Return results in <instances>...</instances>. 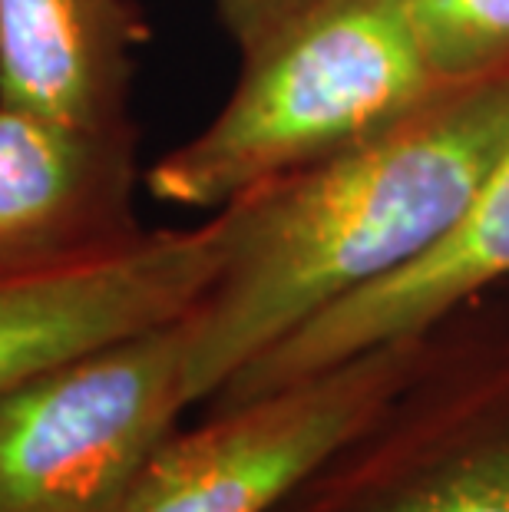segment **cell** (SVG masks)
I'll use <instances>...</instances> for the list:
<instances>
[{
  "label": "cell",
  "mask_w": 509,
  "mask_h": 512,
  "mask_svg": "<svg viewBox=\"0 0 509 512\" xmlns=\"http://www.w3.org/2000/svg\"><path fill=\"white\" fill-rule=\"evenodd\" d=\"M136 119L80 126L0 103V278L40 275L133 245L143 185Z\"/></svg>",
  "instance_id": "7"
},
{
  "label": "cell",
  "mask_w": 509,
  "mask_h": 512,
  "mask_svg": "<svg viewBox=\"0 0 509 512\" xmlns=\"http://www.w3.org/2000/svg\"><path fill=\"white\" fill-rule=\"evenodd\" d=\"M189 314L63 357L0 400V512L119 506L189 410Z\"/></svg>",
  "instance_id": "4"
},
{
  "label": "cell",
  "mask_w": 509,
  "mask_h": 512,
  "mask_svg": "<svg viewBox=\"0 0 509 512\" xmlns=\"http://www.w3.org/2000/svg\"><path fill=\"white\" fill-rule=\"evenodd\" d=\"M509 143V67L450 83L364 143L229 205L232 238L189 314V407L314 314L427 255Z\"/></svg>",
  "instance_id": "1"
},
{
  "label": "cell",
  "mask_w": 509,
  "mask_h": 512,
  "mask_svg": "<svg viewBox=\"0 0 509 512\" xmlns=\"http://www.w3.org/2000/svg\"><path fill=\"white\" fill-rule=\"evenodd\" d=\"M433 73L447 83L509 67V0H397Z\"/></svg>",
  "instance_id": "10"
},
{
  "label": "cell",
  "mask_w": 509,
  "mask_h": 512,
  "mask_svg": "<svg viewBox=\"0 0 509 512\" xmlns=\"http://www.w3.org/2000/svg\"><path fill=\"white\" fill-rule=\"evenodd\" d=\"M133 0H0V103L80 126L133 123Z\"/></svg>",
  "instance_id": "9"
},
{
  "label": "cell",
  "mask_w": 509,
  "mask_h": 512,
  "mask_svg": "<svg viewBox=\"0 0 509 512\" xmlns=\"http://www.w3.org/2000/svg\"><path fill=\"white\" fill-rule=\"evenodd\" d=\"M229 238V209H215L192 228H146L93 261L0 278V400L63 357L189 314L219 275Z\"/></svg>",
  "instance_id": "6"
},
{
  "label": "cell",
  "mask_w": 509,
  "mask_h": 512,
  "mask_svg": "<svg viewBox=\"0 0 509 512\" xmlns=\"http://www.w3.org/2000/svg\"><path fill=\"white\" fill-rule=\"evenodd\" d=\"M509 281V143L493 159L463 219L427 255L371 288L348 294L281 337L215 394L205 407L272 394L318 370L371 351L394 337L420 334L476 294Z\"/></svg>",
  "instance_id": "8"
},
{
  "label": "cell",
  "mask_w": 509,
  "mask_h": 512,
  "mask_svg": "<svg viewBox=\"0 0 509 512\" xmlns=\"http://www.w3.org/2000/svg\"><path fill=\"white\" fill-rule=\"evenodd\" d=\"M212 4L225 34L235 43L238 60H245L331 0H212Z\"/></svg>",
  "instance_id": "11"
},
{
  "label": "cell",
  "mask_w": 509,
  "mask_h": 512,
  "mask_svg": "<svg viewBox=\"0 0 509 512\" xmlns=\"http://www.w3.org/2000/svg\"><path fill=\"white\" fill-rule=\"evenodd\" d=\"M437 328L179 427L113 512H278L424 367Z\"/></svg>",
  "instance_id": "5"
},
{
  "label": "cell",
  "mask_w": 509,
  "mask_h": 512,
  "mask_svg": "<svg viewBox=\"0 0 509 512\" xmlns=\"http://www.w3.org/2000/svg\"><path fill=\"white\" fill-rule=\"evenodd\" d=\"M443 86L397 0H331L238 60L222 110L159 156L143 185L159 202L215 212L384 133Z\"/></svg>",
  "instance_id": "2"
},
{
  "label": "cell",
  "mask_w": 509,
  "mask_h": 512,
  "mask_svg": "<svg viewBox=\"0 0 509 512\" xmlns=\"http://www.w3.org/2000/svg\"><path fill=\"white\" fill-rule=\"evenodd\" d=\"M278 512H509V281Z\"/></svg>",
  "instance_id": "3"
}]
</instances>
